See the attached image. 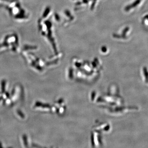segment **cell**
I'll return each mask as SVG.
<instances>
[{
	"instance_id": "cell-1",
	"label": "cell",
	"mask_w": 148,
	"mask_h": 148,
	"mask_svg": "<svg viewBox=\"0 0 148 148\" xmlns=\"http://www.w3.org/2000/svg\"><path fill=\"white\" fill-rule=\"evenodd\" d=\"M5 80H3L2 82V91L4 92L5 90Z\"/></svg>"
},
{
	"instance_id": "cell-2",
	"label": "cell",
	"mask_w": 148,
	"mask_h": 148,
	"mask_svg": "<svg viewBox=\"0 0 148 148\" xmlns=\"http://www.w3.org/2000/svg\"><path fill=\"white\" fill-rule=\"evenodd\" d=\"M23 140H24V145H25L26 146V147H27L28 143H27V137L26 135H24V136H23Z\"/></svg>"
},
{
	"instance_id": "cell-3",
	"label": "cell",
	"mask_w": 148,
	"mask_h": 148,
	"mask_svg": "<svg viewBox=\"0 0 148 148\" xmlns=\"http://www.w3.org/2000/svg\"><path fill=\"white\" fill-rule=\"evenodd\" d=\"M18 115H19V116H21V118L24 117V114L22 113L21 112V111H18Z\"/></svg>"
}]
</instances>
